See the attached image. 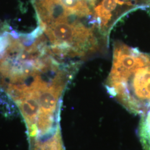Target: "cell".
<instances>
[{
	"instance_id": "1",
	"label": "cell",
	"mask_w": 150,
	"mask_h": 150,
	"mask_svg": "<svg viewBox=\"0 0 150 150\" xmlns=\"http://www.w3.org/2000/svg\"><path fill=\"white\" fill-rule=\"evenodd\" d=\"M51 52L81 62L108 47L97 20L96 0H31Z\"/></svg>"
},
{
	"instance_id": "2",
	"label": "cell",
	"mask_w": 150,
	"mask_h": 150,
	"mask_svg": "<svg viewBox=\"0 0 150 150\" xmlns=\"http://www.w3.org/2000/svg\"><path fill=\"white\" fill-rule=\"evenodd\" d=\"M105 87L129 112L145 113L150 107V55L122 42L115 43Z\"/></svg>"
},
{
	"instance_id": "3",
	"label": "cell",
	"mask_w": 150,
	"mask_h": 150,
	"mask_svg": "<svg viewBox=\"0 0 150 150\" xmlns=\"http://www.w3.org/2000/svg\"><path fill=\"white\" fill-rule=\"evenodd\" d=\"M31 150H64L59 127L51 134L33 139Z\"/></svg>"
},
{
	"instance_id": "4",
	"label": "cell",
	"mask_w": 150,
	"mask_h": 150,
	"mask_svg": "<svg viewBox=\"0 0 150 150\" xmlns=\"http://www.w3.org/2000/svg\"><path fill=\"white\" fill-rule=\"evenodd\" d=\"M138 135L144 150H150V107L141 115Z\"/></svg>"
}]
</instances>
